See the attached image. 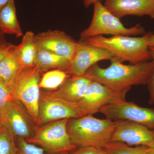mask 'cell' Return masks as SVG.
I'll use <instances>...</instances> for the list:
<instances>
[{"instance_id": "3957f363", "label": "cell", "mask_w": 154, "mask_h": 154, "mask_svg": "<svg viewBox=\"0 0 154 154\" xmlns=\"http://www.w3.org/2000/svg\"><path fill=\"white\" fill-rule=\"evenodd\" d=\"M151 32L140 37L116 35L107 38L98 36L82 39L88 44L107 50L119 62L136 64L152 59L148 45Z\"/></svg>"}, {"instance_id": "f1b7e54d", "label": "cell", "mask_w": 154, "mask_h": 154, "mask_svg": "<svg viewBox=\"0 0 154 154\" xmlns=\"http://www.w3.org/2000/svg\"><path fill=\"white\" fill-rule=\"evenodd\" d=\"M148 45L149 48H152L154 49V34L152 32L151 33L149 36Z\"/></svg>"}, {"instance_id": "1f68e13d", "label": "cell", "mask_w": 154, "mask_h": 154, "mask_svg": "<svg viewBox=\"0 0 154 154\" xmlns=\"http://www.w3.org/2000/svg\"><path fill=\"white\" fill-rule=\"evenodd\" d=\"M9 0H0V9L2 8L7 3L9 2Z\"/></svg>"}, {"instance_id": "6da1fadb", "label": "cell", "mask_w": 154, "mask_h": 154, "mask_svg": "<svg viewBox=\"0 0 154 154\" xmlns=\"http://www.w3.org/2000/svg\"><path fill=\"white\" fill-rule=\"evenodd\" d=\"M154 71L153 62L123 64L115 59L103 68L97 63L86 72V77L117 92L128 91L133 86L147 85Z\"/></svg>"}, {"instance_id": "484cf974", "label": "cell", "mask_w": 154, "mask_h": 154, "mask_svg": "<svg viewBox=\"0 0 154 154\" xmlns=\"http://www.w3.org/2000/svg\"><path fill=\"white\" fill-rule=\"evenodd\" d=\"M94 149L92 147H77L68 154H93Z\"/></svg>"}, {"instance_id": "f546056e", "label": "cell", "mask_w": 154, "mask_h": 154, "mask_svg": "<svg viewBox=\"0 0 154 154\" xmlns=\"http://www.w3.org/2000/svg\"><path fill=\"white\" fill-rule=\"evenodd\" d=\"M101 0H84V4L86 8H89L91 5H94V3L97 1H101Z\"/></svg>"}, {"instance_id": "83f0119b", "label": "cell", "mask_w": 154, "mask_h": 154, "mask_svg": "<svg viewBox=\"0 0 154 154\" xmlns=\"http://www.w3.org/2000/svg\"><path fill=\"white\" fill-rule=\"evenodd\" d=\"M93 154H110L107 149L104 147L95 148Z\"/></svg>"}, {"instance_id": "52a82bcc", "label": "cell", "mask_w": 154, "mask_h": 154, "mask_svg": "<svg viewBox=\"0 0 154 154\" xmlns=\"http://www.w3.org/2000/svg\"><path fill=\"white\" fill-rule=\"evenodd\" d=\"M85 116L77 103L66 102L41 91L38 104V126L66 119Z\"/></svg>"}, {"instance_id": "d6a6232c", "label": "cell", "mask_w": 154, "mask_h": 154, "mask_svg": "<svg viewBox=\"0 0 154 154\" xmlns=\"http://www.w3.org/2000/svg\"><path fill=\"white\" fill-rule=\"evenodd\" d=\"M8 48H7V49L4 50L0 51V62H1L2 59L3 58V57H4L5 53L6 51H7V50Z\"/></svg>"}, {"instance_id": "44dd1931", "label": "cell", "mask_w": 154, "mask_h": 154, "mask_svg": "<svg viewBox=\"0 0 154 154\" xmlns=\"http://www.w3.org/2000/svg\"><path fill=\"white\" fill-rule=\"evenodd\" d=\"M16 138L7 127L0 123V154H17Z\"/></svg>"}, {"instance_id": "ac0fdd59", "label": "cell", "mask_w": 154, "mask_h": 154, "mask_svg": "<svg viewBox=\"0 0 154 154\" xmlns=\"http://www.w3.org/2000/svg\"><path fill=\"white\" fill-rule=\"evenodd\" d=\"M0 30L5 34L14 35L16 37L23 35L17 19L14 0H9L0 9Z\"/></svg>"}, {"instance_id": "7a4b0ae2", "label": "cell", "mask_w": 154, "mask_h": 154, "mask_svg": "<svg viewBox=\"0 0 154 154\" xmlns=\"http://www.w3.org/2000/svg\"><path fill=\"white\" fill-rule=\"evenodd\" d=\"M117 121L100 119L88 115L70 119L67 130L72 143L77 147H104L111 142Z\"/></svg>"}, {"instance_id": "2e32d148", "label": "cell", "mask_w": 154, "mask_h": 154, "mask_svg": "<svg viewBox=\"0 0 154 154\" xmlns=\"http://www.w3.org/2000/svg\"><path fill=\"white\" fill-rule=\"evenodd\" d=\"M34 36L35 34L32 31H27L20 44L14 45V53L22 68L35 66L37 47Z\"/></svg>"}, {"instance_id": "7c38bea8", "label": "cell", "mask_w": 154, "mask_h": 154, "mask_svg": "<svg viewBox=\"0 0 154 154\" xmlns=\"http://www.w3.org/2000/svg\"><path fill=\"white\" fill-rule=\"evenodd\" d=\"M111 142H120L128 146L154 145V130L134 122L118 121Z\"/></svg>"}, {"instance_id": "8fae6325", "label": "cell", "mask_w": 154, "mask_h": 154, "mask_svg": "<svg viewBox=\"0 0 154 154\" xmlns=\"http://www.w3.org/2000/svg\"><path fill=\"white\" fill-rule=\"evenodd\" d=\"M4 124L16 138L28 139L35 134L37 124L24 105L17 99L9 100Z\"/></svg>"}, {"instance_id": "5bb4252c", "label": "cell", "mask_w": 154, "mask_h": 154, "mask_svg": "<svg viewBox=\"0 0 154 154\" xmlns=\"http://www.w3.org/2000/svg\"><path fill=\"white\" fill-rule=\"evenodd\" d=\"M105 8L116 17L149 16L154 20V0H106Z\"/></svg>"}, {"instance_id": "7402d4cb", "label": "cell", "mask_w": 154, "mask_h": 154, "mask_svg": "<svg viewBox=\"0 0 154 154\" xmlns=\"http://www.w3.org/2000/svg\"><path fill=\"white\" fill-rule=\"evenodd\" d=\"M104 147L110 154H146V146L132 147L120 142H111Z\"/></svg>"}, {"instance_id": "cb8c5ba5", "label": "cell", "mask_w": 154, "mask_h": 154, "mask_svg": "<svg viewBox=\"0 0 154 154\" xmlns=\"http://www.w3.org/2000/svg\"><path fill=\"white\" fill-rule=\"evenodd\" d=\"M11 99L8 86L0 81V123L4 124L7 105Z\"/></svg>"}, {"instance_id": "ffe728a7", "label": "cell", "mask_w": 154, "mask_h": 154, "mask_svg": "<svg viewBox=\"0 0 154 154\" xmlns=\"http://www.w3.org/2000/svg\"><path fill=\"white\" fill-rule=\"evenodd\" d=\"M70 77L71 76L66 72L62 70L55 69L48 71L42 76L39 88L50 91H55Z\"/></svg>"}, {"instance_id": "603a6c76", "label": "cell", "mask_w": 154, "mask_h": 154, "mask_svg": "<svg viewBox=\"0 0 154 154\" xmlns=\"http://www.w3.org/2000/svg\"><path fill=\"white\" fill-rule=\"evenodd\" d=\"M16 143L18 148L17 154H45L44 149L29 143L23 138H17Z\"/></svg>"}, {"instance_id": "4fadbf2b", "label": "cell", "mask_w": 154, "mask_h": 154, "mask_svg": "<svg viewBox=\"0 0 154 154\" xmlns=\"http://www.w3.org/2000/svg\"><path fill=\"white\" fill-rule=\"evenodd\" d=\"M34 40L38 48L67 58L73 57L77 42L62 31L48 30L35 34Z\"/></svg>"}, {"instance_id": "d6986e66", "label": "cell", "mask_w": 154, "mask_h": 154, "mask_svg": "<svg viewBox=\"0 0 154 154\" xmlns=\"http://www.w3.org/2000/svg\"><path fill=\"white\" fill-rule=\"evenodd\" d=\"M22 69L11 44L0 62V81L8 86Z\"/></svg>"}, {"instance_id": "e575fe53", "label": "cell", "mask_w": 154, "mask_h": 154, "mask_svg": "<svg viewBox=\"0 0 154 154\" xmlns=\"http://www.w3.org/2000/svg\"><path fill=\"white\" fill-rule=\"evenodd\" d=\"M82 1H83V2H84V0H82Z\"/></svg>"}, {"instance_id": "9a60e30c", "label": "cell", "mask_w": 154, "mask_h": 154, "mask_svg": "<svg viewBox=\"0 0 154 154\" xmlns=\"http://www.w3.org/2000/svg\"><path fill=\"white\" fill-rule=\"evenodd\" d=\"M91 82L85 75L71 76L57 90L48 92L64 101L77 103L83 98Z\"/></svg>"}, {"instance_id": "277c9868", "label": "cell", "mask_w": 154, "mask_h": 154, "mask_svg": "<svg viewBox=\"0 0 154 154\" xmlns=\"http://www.w3.org/2000/svg\"><path fill=\"white\" fill-rule=\"evenodd\" d=\"M42 73L36 66L22 68L8 86L11 98L22 102L37 125Z\"/></svg>"}, {"instance_id": "836d02e7", "label": "cell", "mask_w": 154, "mask_h": 154, "mask_svg": "<svg viewBox=\"0 0 154 154\" xmlns=\"http://www.w3.org/2000/svg\"><path fill=\"white\" fill-rule=\"evenodd\" d=\"M68 152H63L60 153L59 154H68Z\"/></svg>"}, {"instance_id": "4316f807", "label": "cell", "mask_w": 154, "mask_h": 154, "mask_svg": "<svg viewBox=\"0 0 154 154\" xmlns=\"http://www.w3.org/2000/svg\"><path fill=\"white\" fill-rule=\"evenodd\" d=\"M11 44L6 40L5 33L0 30V51L7 49Z\"/></svg>"}, {"instance_id": "5b68a950", "label": "cell", "mask_w": 154, "mask_h": 154, "mask_svg": "<svg viewBox=\"0 0 154 154\" xmlns=\"http://www.w3.org/2000/svg\"><path fill=\"white\" fill-rule=\"evenodd\" d=\"M93 18L89 27L80 34L81 39L103 35L137 36L145 34V29L140 24L132 28L124 26L120 19L111 14L101 2L94 4Z\"/></svg>"}, {"instance_id": "ba28073f", "label": "cell", "mask_w": 154, "mask_h": 154, "mask_svg": "<svg viewBox=\"0 0 154 154\" xmlns=\"http://www.w3.org/2000/svg\"><path fill=\"white\" fill-rule=\"evenodd\" d=\"M99 112L113 121L134 122L154 130V109L141 107L134 102L119 100L102 107Z\"/></svg>"}, {"instance_id": "30bf717a", "label": "cell", "mask_w": 154, "mask_h": 154, "mask_svg": "<svg viewBox=\"0 0 154 154\" xmlns=\"http://www.w3.org/2000/svg\"><path fill=\"white\" fill-rule=\"evenodd\" d=\"M128 91L117 92L92 81L83 98L77 103L85 116L94 115L102 107L119 100H125Z\"/></svg>"}, {"instance_id": "e0dca14e", "label": "cell", "mask_w": 154, "mask_h": 154, "mask_svg": "<svg viewBox=\"0 0 154 154\" xmlns=\"http://www.w3.org/2000/svg\"><path fill=\"white\" fill-rule=\"evenodd\" d=\"M70 63V60L66 57L37 48L35 66L42 73L55 69L66 72Z\"/></svg>"}, {"instance_id": "d4e9b609", "label": "cell", "mask_w": 154, "mask_h": 154, "mask_svg": "<svg viewBox=\"0 0 154 154\" xmlns=\"http://www.w3.org/2000/svg\"><path fill=\"white\" fill-rule=\"evenodd\" d=\"M151 54L152 60L154 63V71L150 79L149 80L147 84L149 94V103L150 105H154V49L149 48Z\"/></svg>"}, {"instance_id": "8992f818", "label": "cell", "mask_w": 154, "mask_h": 154, "mask_svg": "<svg viewBox=\"0 0 154 154\" xmlns=\"http://www.w3.org/2000/svg\"><path fill=\"white\" fill-rule=\"evenodd\" d=\"M68 119L51 122L38 126L33 137L26 140L29 143L40 146L49 154L71 151L77 146L72 143L68 133Z\"/></svg>"}, {"instance_id": "4dcf8cb0", "label": "cell", "mask_w": 154, "mask_h": 154, "mask_svg": "<svg viewBox=\"0 0 154 154\" xmlns=\"http://www.w3.org/2000/svg\"><path fill=\"white\" fill-rule=\"evenodd\" d=\"M146 154H154V145L146 146Z\"/></svg>"}, {"instance_id": "9c48e42d", "label": "cell", "mask_w": 154, "mask_h": 154, "mask_svg": "<svg viewBox=\"0 0 154 154\" xmlns=\"http://www.w3.org/2000/svg\"><path fill=\"white\" fill-rule=\"evenodd\" d=\"M115 59L107 50L88 44L80 39L77 42L74 54L66 72L71 76H82L98 62Z\"/></svg>"}]
</instances>
